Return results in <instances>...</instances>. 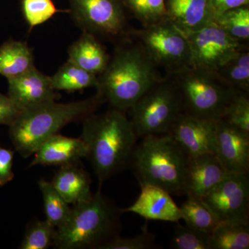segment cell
<instances>
[{
    "instance_id": "1",
    "label": "cell",
    "mask_w": 249,
    "mask_h": 249,
    "mask_svg": "<svg viewBox=\"0 0 249 249\" xmlns=\"http://www.w3.org/2000/svg\"><path fill=\"white\" fill-rule=\"evenodd\" d=\"M80 138L101 187L105 181L129 166L138 137L124 111L111 108L85 117Z\"/></svg>"
},
{
    "instance_id": "2",
    "label": "cell",
    "mask_w": 249,
    "mask_h": 249,
    "mask_svg": "<svg viewBox=\"0 0 249 249\" xmlns=\"http://www.w3.org/2000/svg\"><path fill=\"white\" fill-rule=\"evenodd\" d=\"M127 39L116 47L106 70L98 76L97 93L111 108L124 111L162 78L142 46Z\"/></svg>"
},
{
    "instance_id": "3",
    "label": "cell",
    "mask_w": 249,
    "mask_h": 249,
    "mask_svg": "<svg viewBox=\"0 0 249 249\" xmlns=\"http://www.w3.org/2000/svg\"><path fill=\"white\" fill-rule=\"evenodd\" d=\"M104 100L99 93L73 102L55 101L21 111L9 126L10 138L16 151L28 158L49 137L74 121L84 119L97 110Z\"/></svg>"
},
{
    "instance_id": "4",
    "label": "cell",
    "mask_w": 249,
    "mask_h": 249,
    "mask_svg": "<svg viewBox=\"0 0 249 249\" xmlns=\"http://www.w3.org/2000/svg\"><path fill=\"white\" fill-rule=\"evenodd\" d=\"M121 209L101 193L73 205L66 222L57 228L53 247L57 249H101L119 235Z\"/></svg>"
},
{
    "instance_id": "5",
    "label": "cell",
    "mask_w": 249,
    "mask_h": 249,
    "mask_svg": "<svg viewBox=\"0 0 249 249\" xmlns=\"http://www.w3.org/2000/svg\"><path fill=\"white\" fill-rule=\"evenodd\" d=\"M188 160L169 134H157L142 137L137 144L129 166L140 185H155L173 196H183Z\"/></svg>"
},
{
    "instance_id": "6",
    "label": "cell",
    "mask_w": 249,
    "mask_h": 249,
    "mask_svg": "<svg viewBox=\"0 0 249 249\" xmlns=\"http://www.w3.org/2000/svg\"><path fill=\"white\" fill-rule=\"evenodd\" d=\"M167 76L178 88L183 113L198 119L221 120L242 91L226 83L213 70L191 66Z\"/></svg>"
},
{
    "instance_id": "7",
    "label": "cell",
    "mask_w": 249,
    "mask_h": 249,
    "mask_svg": "<svg viewBox=\"0 0 249 249\" xmlns=\"http://www.w3.org/2000/svg\"><path fill=\"white\" fill-rule=\"evenodd\" d=\"M129 110L138 138L168 133L183 112L178 88L167 75L152 85Z\"/></svg>"
},
{
    "instance_id": "8",
    "label": "cell",
    "mask_w": 249,
    "mask_h": 249,
    "mask_svg": "<svg viewBox=\"0 0 249 249\" xmlns=\"http://www.w3.org/2000/svg\"><path fill=\"white\" fill-rule=\"evenodd\" d=\"M157 67L166 75L192 66L191 51L186 35L168 18L130 32Z\"/></svg>"
},
{
    "instance_id": "9",
    "label": "cell",
    "mask_w": 249,
    "mask_h": 249,
    "mask_svg": "<svg viewBox=\"0 0 249 249\" xmlns=\"http://www.w3.org/2000/svg\"><path fill=\"white\" fill-rule=\"evenodd\" d=\"M72 18L83 31L124 40L130 36L122 0H70Z\"/></svg>"
},
{
    "instance_id": "10",
    "label": "cell",
    "mask_w": 249,
    "mask_h": 249,
    "mask_svg": "<svg viewBox=\"0 0 249 249\" xmlns=\"http://www.w3.org/2000/svg\"><path fill=\"white\" fill-rule=\"evenodd\" d=\"M191 51L192 66L217 71L242 49L245 42L232 38L215 22L199 30L183 32Z\"/></svg>"
},
{
    "instance_id": "11",
    "label": "cell",
    "mask_w": 249,
    "mask_h": 249,
    "mask_svg": "<svg viewBox=\"0 0 249 249\" xmlns=\"http://www.w3.org/2000/svg\"><path fill=\"white\" fill-rule=\"evenodd\" d=\"M248 175L229 173L201 199L220 222H249Z\"/></svg>"
},
{
    "instance_id": "12",
    "label": "cell",
    "mask_w": 249,
    "mask_h": 249,
    "mask_svg": "<svg viewBox=\"0 0 249 249\" xmlns=\"http://www.w3.org/2000/svg\"><path fill=\"white\" fill-rule=\"evenodd\" d=\"M216 121L198 119L181 113L170 127L173 137L189 158L214 154Z\"/></svg>"
},
{
    "instance_id": "13",
    "label": "cell",
    "mask_w": 249,
    "mask_h": 249,
    "mask_svg": "<svg viewBox=\"0 0 249 249\" xmlns=\"http://www.w3.org/2000/svg\"><path fill=\"white\" fill-rule=\"evenodd\" d=\"M214 155L229 173L249 174V133L216 121Z\"/></svg>"
},
{
    "instance_id": "14",
    "label": "cell",
    "mask_w": 249,
    "mask_h": 249,
    "mask_svg": "<svg viewBox=\"0 0 249 249\" xmlns=\"http://www.w3.org/2000/svg\"><path fill=\"white\" fill-rule=\"evenodd\" d=\"M7 80L8 96L20 111L55 101L58 97L50 76L44 74L36 67Z\"/></svg>"
},
{
    "instance_id": "15",
    "label": "cell",
    "mask_w": 249,
    "mask_h": 249,
    "mask_svg": "<svg viewBox=\"0 0 249 249\" xmlns=\"http://www.w3.org/2000/svg\"><path fill=\"white\" fill-rule=\"evenodd\" d=\"M142 191L133 204L121 209L122 213H132L146 220L178 222L182 219L181 209L171 195L160 187L152 184L141 185Z\"/></svg>"
},
{
    "instance_id": "16",
    "label": "cell",
    "mask_w": 249,
    "mask_h": 249,
    "mask_svg": "<svg viewBox=\"0 0 249 249\" xmlns=\"http://www.w3.org/2000/svg\"><path fill=\"white\" fill-rule=\"evenodd\" d=\"M229 173L214 154L191 157L187 165L185 195L201 199Z\"/></svg>"
},
{
    "instance_id": "17",
    "label": "cell",
    "mask_w": 249,
    "mask_h": 249,
    "mask_svg": "<svg viewBox=\"0 0 249 249\" xmlns=\"http://www.w3.org/2000/svg\"><path fill=\"white\" fill-rule=\"evenodd\" d=\"M34 155L30 167L37 165L62 166L87 158L88 150L81 138L56 134L47 139Z\"/></svg>"
},
{
    "instance_id": "18",
    "label": "cell",
    "mask_w": 249,
    "mask_h": 249,
    "mask_svg": "<svg viewBox=\"0 0 249 249\" xmlns=\"http://www.w3.org/2000/svg\"><path fill=\"white\" fill-rule=\"evenodd\" d=\"M167 16L183 32L199 30L214 22L211 0H165Z\"/></svg>"
},
{
    "instance_id": "19",
    "label": "cell",
    "mask_w": 249,
    "mask_h": 249,
    "mask_svg": "<svg viewBox=\"0 0 249 249\" xmlns=\"http://www.w3.org/2000/svg\"><path fill=\"white\" fill-rule=\"evenodd\" d=\"M51 182L70 204L88 200L93 196L91 178L80 160L60 166Z\"/></svg>"
},
{
    "instance_id": "20",
    "label": "cell",
    "mask_w": 249,
    "mask_h": 249,
    "mask_svg": "<svg viewBox=\"0 0 249 249\" xmlns=\"http://www.w3.org/2000/svg\"><path fill=\"white\" fill-rule=\"evenodd\" d=\"M68 55L67 60L98 76L106 70L110 58L97 37L85 31L69 47Z\"/></svg>"
},
{
    "instance_id": "21",
    "label": "cell",
    "mask_w": 249,
    "mask_h": 249,
    "mask_svg": "<svg viewBox=\"0 0 249 249\" xmlns=\"http://www.w3.org/2000/svg\"><path fill=\"white\" fill-rule=\"evenodd\" d=\"M34 54L27 42L8 40L0 45V75L7 79L34 68Z\"/></svg>"
},
{
    "instance_id": "22",
    "label": "cell",
    "mask_w": 249,
    "mask_h": 249,
    "mask_svg": "<svg viewBox=\"0 0 249 249\" xmlns=\"http://www.w3.org/2000/svg\"><path fill=\"white\" fill-rule=\"evenodd\" d=\"M211 249H249V222H220L210 234Z\"/></svg>"
},
{
    "instance_id": "23",
    "label": "cell",
    "mask_w": 249,
    "mask_h": 249,
    "mask_svg": "<svg viewBox=\"0 0 249 249\" xmlns=\"http://www.w3.org/2000/svg\"><path fill=\"white\" fill-rule=\"evenodd\" d=\"M55 91H75L86 88L97 89L98 77L67 60L53 76H50Z\"/></svg>"
},
{
    "instance_id": "24",
    "label": "cell",
    "mask_w": 249,
    "mask_h": 249,
    "mask_svg": "<svg viewBox=\"0 0 249 249\" xmlns=\"http://www.w3.org/2000/svg\"><path fill=\"white\" fill-rule=\"evenodd\" d=\"M180 209L186 225L199 231L211 234L220 222L211 209L197 198L187 196Z\"/></svg>"
},
{
    "instance_id": "25",
    "label": "cell",
    "mask_w": 249,
    "mask_h": 249,
    "mask_svg": "<svg viewBox=\"0 0 249 249\" xmlns=\"http://www.w3.org/2000/svg\"><path fill=\"white\" fill-rule=\"evenodd\" d=\"M39 188L43 199L46 219L54 227H61L71 213L70 204L62 197L51 181L41 178Z\"/></svg>"
},
{
    "instance_id": "26",
    "label": "cell",
    "mask_w": 249,
    "mask_h": 249,
    "mask_svg": "<svg viewBox=\"0 0 249 249\" xmlns=\"http://www.w3.org/2000/svg\"><path fill=\"white\" fill-rule=\"evenodd\" d=\"M226 83L239 91L249 92V50L242 49L217 71Z\"/></svg>"
},
{
    "instance_id": "27",
    "label": "cell",
    "mask_w": 249,
    "mask_h": 249,
    "mask_svg": "<svg viewBox=\"0 0 249 249\" xmlns=\"http://www.w3.org/2000/svg\"><path fill=\"white\" fill-rule=\"evenodd\" d=\"M214 22L235 40L242 42L249 40V8L241 6L218 15Z\"/></svg>"
},
{
    "instance_id": "28",
    "label": "cell",
    "mask_w": 249,
    "mask_h": 249,
    "mask_svg": "<svg viewBox=\"0 0 249 249\" xmlns=\"http://www.w3.org/2000/svg\"><path fill=\"white\" fill-rule=\"evenodd\" d=\"M142 23V27H148L168 18L165 0H122Z\"/></svg>"
},
{
    "instance_id": "29",
    "label": "cell",
    "mask_w": 249,
    "mask_h": 249,
    "mask_svg": "<svg viewBox=\"0 0 249 249\" xmlns=\"http://www.w3.org/2000/svg\"><path fill=\"white\" fill-rule=\"evenodd\" d=\"M56 227L47 219L30 224L19 245L21 249H47L53 247Z\"/></svg>"
},
{
    "instance_id": "30",
    "label": "cell",
    "mask_w": 249,
    "mask_h": 249,
    "mask_svg": "<svg viewBox=\"0 0 249 249\" xmlns=\"http://www.w3.org/2000/svg\"><path fill=\"white\" fill-rule=\"evenodd\" d=\"M177 223L170 242L172 249H211L209 233Z\"/></svg>"
},
{
    "instance_id": "31",
    "label": "cell",
    "mask_w": 249,
    "mask_h": 249,
    "mask_svg": "<svg viewBox=\"0 0 249 249\" xmlns=\"http://www.w3.org/2000/svg\"><path fill=\"white\" fill-rule=\"evenodd\" d=\"M22 7L30 29L47 22L59 12L52 0H22Z\"/></svg>"
},
{
    "instance_id": "32",
    "label": "cell",
    "mask_w": 249,
    "mask_h": 249,
    "mask_svg": "<svg viewBox=\"0 0 249 249\" xmlns=\"http://www.w3.org/2000/svg\"><path fill=\"white\" fill-rule=\"evenodd\" d=\"M221 120L249 133V92L239 93L229 105Z\"/></svg>"
},
{
    "instance_id": "33",
    "label": "cell",
    "mask_w": 249,
    "mask_h": 249,
    "mask_svg": "<svg viewBox=\"0 0 249 249\" xmlns=\"http://www.w3.org/2000/svg\"><path fill=\"white\" fill-rule=\"evenodd\" d=\"M155 235L147 230L145 225L142 232L132 237L116 236L105 244L101 249H150L155 246Z\"/></svg>"
},
{
    "instance_id": "34",
    "label": "cell",
    "mask_w": 249,
    "mask_h": 249,
    "mask_svg": "<svg viewBox=\"0 0 249 249\" xmlns=\"http://www.w3.org/2000/svg\"><path fill=\"white\" fill-rule=\"evenodd\" d=\"M14 151L0 147V186H4L14 179Z\"/></svg>"
},
{
    "instance_id": "35",
    "label": "cell",
    "mask_w": 249,
    "mask_h": 249,
    "mask_svg": "<svg viewBox=\"0 0 249 249\" xmlns=\"http://www.w3.org/2000/svg\"><path fill=\"white\" fill-rule=\"evenodd\" d=\"M20 112L8 95L0 93V124L11 125Z\"/></svg>"
},
{
    "instance_id": "36",
    "label": "cell",
    "mask_w": 249,
    "mask_h": 249,
    "mask_svg": "<svg viewBox=\"0 0 249 249\" xmlns=\"http://www.w3.org/2000/svg\"><path fill=\"white\" fill-rule=\"evenodd\" d=\"M211 1L216 16L229 10L248 6L249 4V0H211Z\"/></svg>"
}]
</instances>
